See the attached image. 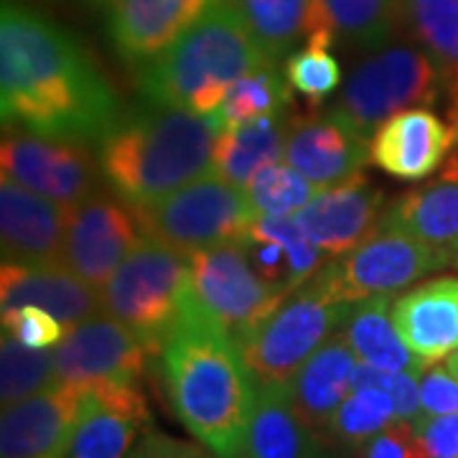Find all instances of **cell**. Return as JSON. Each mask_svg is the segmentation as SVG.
<instances>
[{"label": "cell", "instance_id": "obj_29", "mask_svg": "<svg viewBox=\"0 0 458 458\" xmlns=\"http://www.w3.org/2000/svg\"><path fill=\"white\" fill-rule=\"evenodd\" d=\"M229 5L273 62L311 36L327 33L334 38L321 0H229Z\"/></svg>", "mask_w": 458, "mask_h": 458}, {"label": "cell", "instance_id": "obj_3", "mask_svg": "<svg viewBox=\"0 0 458 458\" xmlns=\"http://www.w3.org/2000/svg\"><path fill=\"white\" fill-rule=\"evenodd\" d=\"M219 117L148 102L99 140L107 186L131 204L165 197L212 171Z\"/></svg>", "mask_w": 458, "mask_h": 458}, {"label": "cell", "instance_id": "obj_7", "mask_svg": "<svg viewBox=\"0 0 458 458\" xmlns=\"http://www.w3.org/2000/svg\"><path fill=\"white\" fill-rule=\"evenodd\" d=\"M346 306L324 276V267L285 295L278 309L240 342L255 382L288 385L311 354L339 331Z\"/></svg>", "mask_w": 458, "mask_h": 458}, {"label": "cell", "instance_id": "obj_33", "mask_svg": "<svg viewBox=\"0 0 458 458\" xmlns=\"http://www.w3.org/2000/svg\"><path fill=\"white\" fill-rule=\"evenodd\" d=\"M59 387L56 354L51 349H36L11 331H3L0 342V397L3 408L26 397Z\"/></svg>", "mask_w": 458, "mask_h": 458}, {"label": "cell", "instance_id": "obj_25", "mask_svg": "<svg viewBox=\"0 0 458 458\" xmlns=\"http://www.w3.org/2000/svg\"><path fill=\"white\" fill-rule=\"evenodd\" d=\"M357 361L360 357L354 349L344 342V336L334 334L288 382V393L298 415L321 438H327L336 410L352 393V375Z\"/></svg>", "mask_w": 458, "mask_h": 458}, {"label": "cell", "instance_id": "obj_26", "mask_svg": "<svg viewBox=\"0 0 458 458\" xmlns=\"http://www.w3.org/2000/svg\"><path fill=\"white\" fill-rule=\"evenodd\" d=\"M379 219L428 245L454 250L458 242V150L448 156L436 179L400 194Z\"/></svg>", "mask_w": 458, "mask_h": 458}, {"label": "cell", "instance_id": "obj_44", "mask_svg": "<svg viewBox=\"0 0 458 458\" xmlns=\"http://www.w3.org/2000/svg\"><path fill=\"white\" fill-rule=\"evenodd\" d=\"M451 255H454V265H456V267H458V242H456V245H454V250H451Z\"/></svg>", "mask_w": 458, "mask_h": 458}, {"label": "cell", "instance_id": "obj_16", "mask_svg": "<svg viewBox=\"0 0 458 458\" xmlns=\"http://www.w3.org/2000/svg\"><path fill=\"white\" fill-rule=\"evenodd\" d=\"M369 161V140L349 131L328 110L291 114L285 164L293 165L318 189L357 176Z\"/></svg>", "mask_w": 458, "mask_h": 458}, {"label": "cell", "instance_id": "obj_12", "mask_svg": "<svg viewBox=\"0 0 458 458\" xmlns=\"http://www.w3.org/2000/svg\"><path fill=\"white\" fill-rule=\"evenodd\" d=\"M146 240L131 201L98 189L69 209L62 265L89 285L102 288L135 247Z\"/></svg>", "mask_w": 458, "mask_h": 458}, {"label": "cell", "instance_id": "obj_20", "mask_svg": "<svg viewBox=\"0 0 458 458\" xmlns=\"http://www.w3.org/2000/svg\"><path fill=\"white\" fill-rule=\"evenodd\" d=\"M0 306L3 311H13L21 306H38L54 313L69 331L102 313V295L99 288L74 276L62 262L56 265L3 262Z\"/></svg>", "mask_w": 458, "mask_h": 458}, {"label": "cell", "instance_id": "obj_27", "mask_svg": "<svg viewBox=\"0 0 458 458\" xmlns=\"http://www.w3.org/2000/svg\"><path fill=\"white\" fill-rule=\"evenodd\" d=\"M339 336L354 349V354L367 364L393 372L423 375L428 364L412 349L394 327L390 295H369L346 306Z\"/></svg>", "mask_w": 458, "mask_h": 458}, {"label": "cell", "instance_id": "obj_39", "mask_svg": "<svg viewBox=\"0 0 458 458\" xmlns=\"http://www.w3.org/2000/svg\"><path fill=\"white\" fill-rule=\"evenodd\" d=\"M412 433L428 458H458V412L418 415Z\"/></svg>", "mask_w": 458, "mask_h": 458}, {"label": "cell", "instance_id": "obj_23", "mask_svg": "<svg viewBox=\"0 0 458 458\" xmlns=\"http://www.w3.org/2000/svg\"><path fill=\"white\" fill-rule=\"evenodd\" d=\"M393 318L410 349L430 364L458 352V278H436L393 301Z\"/></svg>", "mask_w": 458, "mask_h": 458}, {"label": "cell", "instance_id": "obj_32", "mask_svg": "<svg viewBox=\"0 0 458 458\" xmlns=\"http://www.w3.org/2000/svg\"><path fill=\"white\" fill-rule=\"evenodd\" d=\"M394 420L400 418H397L394 400L390 394L377 387H357L346 394L342 408L336 410L324 441L336 454L339 451L360 454L364 443L372 441L377 433H382Z\"/></svg>", "mask_w": 458, "mask_h": 458}, {"label": "cell", "instance_id": "obj_40", "mask_svg": "<svg viewBox=\"0 0 458 458\" xmlns=\"http://www.w3.org/2000/svg\"><path fill=\"white\" fill-rule=\"evenodd\" d=\"M458 412V377L445 367H428L420 375V415Z\"/></svg>", "mask_w": 458, "mask_h": 458}, {"label": "cell", "instance_id": "obj_22", "mask_svg": "<svg viewBox=\"0 0 458 458\" xmlns=\"http://www.w3.org/2000/svg\"><path fill=\"white\" fill-rule=\"evenodd\" d=\"M234 458H336V451L298 415L288 385H258Z\"/></svg>", "mask_w": 458, "mask_h": 458}, {"label": "cell", "instance_id": "obj_38", "mask_svg": "<svg viewBox=\"0 0 458 458\" xmlns=\"http://www.w3.org/2000/svg\"><path fill=\"white\" fill-rule=\"evenodd\" d=\"M3 331H11L16 339H21L36 349H51L66 336L64 324L38 306H21L13 311H3Z\"/></svg>", "mask_w": 458, "mask_h": 458}, {"label": "cell", "instance_id": "obj_15", "mask_svg": "<svg viewBox=\"0 0 458 458\" xmlns=\"http://www.w3.org/2000/svg\"><path fill=\"white\" fill-rule=\"evenodd\" d=\"M82 385H59L3 408L0 458H66L82 405Z\"/></svg>", "mask_w": 458, "mask_h": 458}, {"label": "cell", "instance_id": "obj_4", "mask_svg": "<svg viewBox=\"0 0 458 458\" xmlns=\"http://www.w3.org/2000/svg\"><path fill=\"white\" fill-rule=\"evenodd\" d=\"M267 64L276 62L252 38L229 0H219L168 49L148 62L140 89L148 102L214 114L232 84Z\"/></svg>", "mask_w": 458, "mask_h": 458}, {"label": "cell", "instance_id": "obj_35", "mask_svg": "<svg viewBox=\"0 0 458 458\" xmlns=\"http://www.w3.org/2000/svg\"><path fill=\"white\" fill-rule=\"evenodd\" d=\"M334 44L336 41L331 36L318 33L306 38L285 62V82L311 105H318L342 87V66L331 54Z\"/></svg>", "mask_w": 458, "mask_h": 458}, {"label": "cell", "instance_id": "obj_30", "mask_svg": "<svg viewBox=\"0 0 458 458\" xmlns=\"http://www.w3.org/2000/svg\"><path fill=\"white\" fill-rule=\"evenodd\" d=\"M288 120L291 114L278 113L252 120L240 128L219 131L212 171L245 189L250 179L265 165L285 161Z\"/></svg>", "mask_w": 458, "mask_h": 458}, {"label": "cell", "instance_id": "obj_21", "mask_svg": "<svg viewBox=\"0 0 458 458\" xmlns=\"http://www.w3.org/2000/svg\"><path fill=\"white\" fill-rule=\"evenodd\" d=\"M219 0H113L114 49L132 64H146L189 31Z\"/></svg>", "mask_w": 458, "mask_h": 458}, {"label": "cell", "instance_id": "obj_9", "mask_svg": "<svg viewBox=\"0 0 458 458\" xmlns=\"http://www.w3.org/2000/svg\"><path fill=\"white\" fill-rule=\"evenodd\" d=\"M285 301L250 260L242 240L189 255V306L240 344Z\"/></svg>", "mask_w": 458, "mask_h": 458}, {"label": "cell", "instance_id": "obj_5", "mask_svg": "<svg viewBox=\"0 0 458 458\" xmlns=\"http://www.w3.org/2000/svg\"><path fill=\"white\" fill-rule=\"evenodd\" d=\"M102 313L135 331L153 354L179 327L189 301V255L146 237L99 288Z\"/></svg>", "mask_w": 458, "mask_h": 458}, {"label": "cell", "instance_id": "obj_2", "mask_svg": "<svg viewBox=\"0 0 458 458\" xmlns=\"http://www.w3.org/2000/svg\"><path fill=\"white\" fill-rule=\"evenodd\" d=\"M168 400L183 428L219 458H234L258 397L240 344L186 301L161 349Z\"/></svg>", "mask_w": 458, "mask_h": 458}, {"label": "cell", "instance_id": "obj_19", "mask_svg": "<svg viewBox=\"0 0 458 458\" xmlns=\"http://www.w3.org/2000/svg\"><path fill=\"white\" fill-rule=\"evenodd\" d=\"M69 209L16 181H0V242L3 262H62Z\"/></svg>", "mask_w": 458, "mask_h": 458}, {"label": "cell", "instance_id": "obj_10", "mask_svg": "<svg viewBox=\"0 0 458 458\" xmlns=\"http://www.w3.org/2000/svg\"><path fill=\"white\" fill-rule=\"evenodd\" d=\"M445 265H454L451 250L428 245L405 229L379 219L364 242L324 265V276L342 301L354 303L369 295L408 291L412 283Z\"/></svg>", "mask_w": 458, "mask_h": 458}, {"label": "cell", "instance_id": "obj_24", "mask_svg": "<svg viewBox=\"0 0 458 458\" xmlns=\"http://www.w3.org/2000/svg\"><path fill=\"white\" fill-rule=\"evenodd\" d=\"M242 242L258 273L285 295L309 283L328 262L327 252L301 229L295 216L258 214Z\"/></svg>", "mask_w": 458, "mask_h": 458}, {"label": "cell", "instance_id": "obj_28", "mask_svg": "<svg viewBox=\"0 0 458 458\" xmlns=\"http://www.w3.org/2000/svg\"><path fill=\"white\" fill-rule=\"evenodd\" d=\"M400 29L433 59L458 135V0H400Z\"/></svg>", "mask_w": 458, "mask_h": 458}, {"label": "cell", "instance_id": "obj_8", "mask_svg": "<svg viewBox=\"0 0 458 458\" xmlns=\"http://www.w3.org/2000/svg\"><path fill=\"white\" fill-rule=\"evenodd\" d=\"M131 207L146 237L186 255L242 240L258 216L245 189L222 179L216 171L165 197Z\"/></svg>", "mask_w": 458, "mask_h": 458}, {"label": "cell", "instance_id": "obj_11", "mask_svg": "<svg viewBox=\"0 0 458 458\" xmlns=\"http://www.w3.org/2000/svg\"><path fill=\"white\" fill-rule=\"evenodd\" d=\"M3 179H11L41 197L74 209L99 186L102 165L89 143L41 135L23 128H5L0 146Z\"/></svg>", "mask_w": 458, "mask_h": 458}, {"label": "cell", "instance_id": "obj_45", "mask_svg": "<svg viewBox=\"0 0 458 458\" xmlns=\"http://www.w3.org/2000/svg\"><path fill=\"white\" fill-rule=\"evenodd\" d=\"M98 3H113V0H98Z\"/></svg>", "mask_w": 458, "mask_h": 458}, {"label": "cell", "instance_id": "obj_34", "mask_svg": "<svg viewBox=\"0 0 458 458\" xmlns=\"http://www.w3.org/2000/svg\"><path fill=\"white\" fill-rule=\"evenodd\" d=\"M291 95H293L291 84L283 82L278 69L267 64L232 84L222 107L214 114L219 117L222 131L240 128L267 114L288 113V107H293Z\"/></svg>", "mask_w": 458, "mask_h": 458}, {"label": "cell", "instance_id": "obj_41", "mask_svg": "<svg viewBox=\"0 0 458 458\" xmlns=\"http://www.w3.org/2000/svg\"><path fill=\"white\" fill-rule=\"evenodd\" d=\"M357 458H428L415 441L412 423L394 420L360 448Z\"/></svg>", "mask_w": 458, "mask_h": 458}, {"label": "cell", "instance_id": "obj_13", "mask_svg": "<svg viewBox=\"0 0 458 458\" xmlns=\"http://www.w3.org/2000/svg\"><path fill=\"white\" fill-rule=\"evenodd\" d=\"M59 385H92L102 379L140 382L146 377V342L117 318L99 313L80 327L69 328L54 346Z\"/></svg>", "mask_w": 458, "mask_h": 458}, {"label": "cell", "instance_id": "obj_42", "mask_svg": "<svg viewBox=\"0 0 458 458\" xmlns=\"http://www.w3.org/2000/svg\"><path fill=\"white\" fill-rule=\"evenodd\" d=\"M128 458H219L214 451H204L201 445H194L181 438H171L165 433L146 430L140 441L135 443Z\"/></svg>", "mask_w": 458, "mask_h": 458}, {"label": "cell", "instance_id": "obj_18", "mask_svg": "<svg viewBox=\"0 0 458 458\" xmlns=\"http://www.w3.org/2000/svg\"><path fill=\"white\" fill-rule=\"evenodd\" d=\"M448 120L428 107H408L385 120L369 140L372 164L394 179L418 181L436 174L456 150Z\"/></svg>", "mask_w": 458, "mask_h": 458}, {"label": "cell", "instance_id": "obj_14", "mask_svg": "<svg viewBox=\"0 0 458 458\" xmlns=\"http://www.w3.org/2000/svg\"><path fill=\"white\" fill-rule=\"evenodd\" d=\"M82 405L66 458H128L148 430L150 410L140 382L82 385Z\"/></svg>", "mask_w": 458, "mask_h": 458}, {"label": "cell", "instance_id": "obj_43", "mask_svg": "<svg viewBox=\"0 0 458 458\" xmlns=\"http://www.w3.org/2000/svg\"><path fill=\"white\" fill-rule=\"evenodd\" d=\"M445 364H448V369H451V372L458 377V352H454V354H451V357L445 360Z\"/></svg>", "mask_w": 458, "mask_h": 458}, {"label": "cell", "instance_id": "obj_17", "mask_svg": "<svg viewBox=\"0 0 458 458\" xmlns=\"http://www.w3.org/2000/svg\"><path fill=\"white\" fill-rule=\"evenodd\" d=\"M382 212L385 194L364 174H357L336 186L318 189L295 214V222L328 258H339L375 232Z\"/></svg>", "mask_w": 458, "mask_h": 458}, {"label": "cell", "instance_id": "obj_37", "mask_svg": "<svg viewBox=\"0 0 458 458\" xmlns=\"http://www.w3.org/2000/svg\"><path fill=\"white\" fill-rule=\"evenodd\" d=\"M357 387H377L385 390L394 400V410L400 420L412 423L420 415V377L410 372H393V369H379L375 364L357 361L354 375H352V390Z\"/></svg>", "mask_w": 458, "mask_h": 458}, {"label": "cell", "instance_id": "obj_31", "mask_svg": "<svg viewBox=\"0 0 458 458\" xmlns=\"http://www.w3.org/2000/svg\"><path fill=\"white\" fill-rule=\"evenodd\" d=\"M334 38L352 49L377 51L400 29V0H321Z\"/></svg>", "mask_w": 458, "mask_h": 458}, {"label": "cell", "instance_id": "obj_36", "mask_svg": "<svg viewBox=\"0 0 458 458\" xmlns=\"http://www.w3.org/2000/svg\"><path fill=\"white\" fill-rule=\"evenodd\" d=\"M250 204L265 216H295L316 194L318 186L285 161L265 165L245 186Z\"/></svg>", "mask_w": 458, "mask_h": 458}, {"label": "cell", "instance_id": "obj_1", "mask_svg": "<svg viewBox=\"0 0 458 458\" xmlns=\"http://www.w3.org/2000/svg\"><path fill=\"white\" fill-rule=\"evenodd\" d=\"M0 114L3 128L99 143L123 110L113 87L62 26L5 0L0 16Z\"/></svg>", "mask_w": 458, "mask_h": 458}, {"label": "cell", "instance_id": "obj_6", "mask_svg": "<svg viewBox=\"0 0 458 458\" xmlns=\"http://www.w3.org/2000/svg\"><path fill=\"white\" fill-rule=\"evenodd\" d=\"M443 95L438 69L415 41H390L361 62L328 105L349 131L372 140L375 131L408 107H428Z\"/></svg>", "mask_w": 458, "mask_h": 458}]
</instances>
